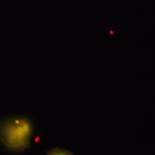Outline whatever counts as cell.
Listing matches in <instances>:
<instances>
[{
    "instance_id": "cell-1",
    "label": "cell",
    "mask_w": 155,
    "mask_h": 155,
    "mask_svg": "<svg viewBox=\"0 0 155 155\" xmlns=\"http://www.w3.org/2000/svg\"><path fill=\"white\" fill-rule=\"evenodd\" d=\"M31 128L27 122L22 120L11 122L4 128L1 139L4 143L11 148L25 147L30 136Z\"/></svg>"
},
{
    "instance_id": "cell-2",
    "label": "cell",
    "mask_w": 155,
    "mask_h": 155,
    "mask_svg": "<svg viewBox=\"0 0 155 155\" xmlns=\"http://www.w3.org/2000/svg\"><path fill=\"white\" fill-rule=\"evenodd\" d=\"M52 155H55V153H54V154H52Z\"/></svg>"
}]
</instances>
